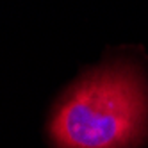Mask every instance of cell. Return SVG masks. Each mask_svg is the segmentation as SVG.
I'll return each instance as SVG.
<instances>
[{
	"mask_svg": "<svg viewBox=\"0 0 148 148\" xmlns=\"http://www.w3.org/2000/svg\"><path fill=\"white\" fill-rule=\"evenodd\" d=\"M148 130V88L130 66H105L86 75L52 116L57 148H136Z\"/></svg>",
	"mask_w": 148,
	"mask_h": 148,
	"instance_id": "1",
	"label": "cell"
}]
</instances>
